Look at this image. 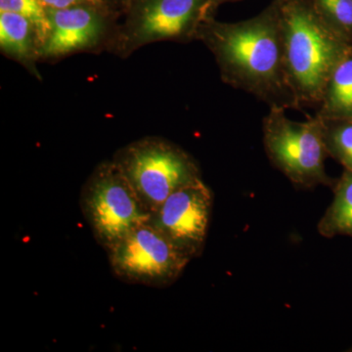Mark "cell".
Returning a JSON list of instances; mask_svg holds the SVG:
<instances>
[{
    "instance_id": "6da1fadb",
    "label": "cell",
    "mask_w": 352,
    "mask_h": 352,
    "mask_svg": "<svg viewBox=\"0 0 352 352\" xmlns=\"http://www.w3.org/2000/svg\"><path fill=\"white\" fill-rule=\"evenodd\" d=\"M196 41L214 55L222 82L270 107L298 109L285 71L280 3L241 22L203 20Z\"/></svg>"
},
{
    "instance_id": "7a4b0ae2",
    "label": "cell",
    "mask_w": 352,
    "mask_h": 352,
    "mask_svg": "<svg viewBox=\"0 0 352 352\" xmlns=\"http://www.w3.org/2000/svg\"><path fill=\"white\" fill-rule=\"evenodd\" d=\"M287 80L298 109L318 107L331 76L352 50L305 0L280 3Z\"/></svg>"
},
{
    "instance_id": "3957f363",
    "label": "cell",
    "mask_w": 352,
    "mask_h": 352,
    "mask_svg": "<svg viewBox=\"0 0 352 352\" xmlns=\"http://www.w3.org/2000/svg\"><path fill=\"white\" fill-rule=\"evenodd\" d=\"M112 161L151 214L171 194L201 179L199 164L191 155L157 136H146L124 146Z\"/></svg>"
},
{
    "instance_id": "277c9868",
    "label": "cell",
    "mask_w": 352,
    "mask_h": 352,
    "mask_svg": "<svg viewBox=\"0 0 352 352\" xmlns=\"http://www.w3.org/2000/svg\"><path fill=\"white\" fill-rule=\"evenodd\" d=\"M285 111L270 106L263 119V146L270 163L300 188L333 187L336 180L326 173L323 120L315 115L294 122Z\"/></svg>"
},
{
    "instance_id": "5b68a950",
    "label": "cell",
    "mask_w": 352,
    "mask_h": 352,
    "mask_svg": "<svg viewBox=\"0 0 352 352\" xmlns=\"http://www.w3.org/2000/svg\"><path fill=\"white\" fill-rule=\"evenodd\" d=\"M80 208L97 243L107 252L151 217L112 160L102 162L88 176Z\"/></svg>"
},
{
    "instance_id": "8992f818",
    "label": "cell",
    "mask_w": 352,
    "mask_h": 352,
    "mask_svg": "<svg viewBox=\"0 0 352 352\" xmlns=\"http://www.w3.org/2000/svg\"><path fill=\"white\" fill-rule=\"evenodd\" d=\"M208 0H131L107 51L126 59L148 44L190 43L205 18Z\"/></svg>"
},
{
    "instance_id": "52a82bcc",
    "label": "cell",
    "mask_w": 352,
    "mask_h": 352,
    "mask_svg": "<svg viewBox=\"0 0 352 352\" xmlns=\"http://www.w3.org/2000/svg\"><path fill=\"white\" fill-rule=\"evenodd\" d=\"M107 252L116 276L153 288L175 283L192 261L149 222L132 230Z\"/></svg>"
},
{
    "instance_id": "ba28073f",
    "label": "cell",
    "mask_w": 352,
    "mask_h": 352,
    "mask_svg": "<svg viewBox=\"0 0 352 352\" xmlns=\"http://www.w3.org/2000/svg\"><path fill=\"white\" fill-rule=\"evenodd\" d=\"M46 9L50 31L39 61L55 63L76 53L107 51L118 25V17L108 9L94 6Z\"/></svg>"
},
{
    "instance_id": "9c48e42d",
    "label": "cell",
    "mask_w": 352,
    "mask_h": 352,
    "mask_svg": "<svg viewBox=\"0 0 352 352\" xmlns=\"http://www.w3.org/2000/svg\"><path fill=\"white\" fill-rule=\"evenodd\" d=\"M214 208V194L203 178L171 194L153 212L149 223L190 259L205 250Z\"/></svg>"
},
{
    "instance_id": "30bf717a",
    "label": "cell",
    "mask_w": 352,
    "mask_h": 352,
    "mask_svg": "<svg viewBox=\"0 0 352 352\" xmlns=\"http://www.w3.org/2000/svg\"><path fill=\"white\" fill-rule=\"evenodd\" d=\"M0 51L38 80H43L36 66L41 62L38 34L34 25L19 14L0 12Z\"/></svg>"
},
{
    "instance_id": "8fae6325",
    "label": "cell",
    "mask_w": 352,
    "mask_h": 352,
    "mask_svg": "<svg viewBox=\"0 0 352 352\" xmlns=\"http://www.w3.org/2000/svg\"><path fill=\"white\" fill-rule=\"evenodd\" d=\"M317 108L322 120L352 118V50L333 71Z\"/></svg>"
},
{
    "instance_id": "7c38bea8",
    "label": "cell",
    "mask_w": 352,
    "mask_h": 352,
    "mask_svg": "<svg viewBox=\"0 0 352 352\" xmlns=\"http://www.w3.org/2000/svg\"><path fill=\"white\" fill-rule=\"evenodd\" d=\"M333 198L317 224L322 237L337 236L352 238V171L344 170L332 187Z\"/></svg>"
},
{
    "instance_id": "4fadbf2b",
    "label": "cell",
    "mask_w": 352,
    "mask_h": 352,
    "mask_svg": "<svg viewBox=\"0 0 352 352\" xmlns=\"http://www.w3.org/2000/svg\"><path fill=\"white\" fill-rule=\"evenodd\" d=\"M324 141L329 157L352 171V118L323 120Z\"/></svg>"
},
{
    "instance_id": "5bb4252c",
    "label": "cell",
    "mask_w": 352,
    "mask_h": 352,
    "mask_svg": "<svg viewBox=\"0 0 352 352\" xmlns=\"http://www.w3.org/2000/svg\"><path fill=\"white\" fill-rule=\"evenodd\" d=\"M336 32L352 43V0H307Z\"/></svg>"
},
{
    "instance_id": "9a60e30c",
    "label": "cell",
    "mask_w": 352,
    "mask_h": 352,
    "mask_svg": "<svg viewBox=\"0 0 352 352\" xmlns=\"http://www.w3.org/2000/svg\"><path fill=\"white\" fill-rule=\"evenodd\" d=\"M0 12L19 14L34 25L41 50L50 31L47 9L41 0H0Z\"/></svg>"
},
{
    "instance_id": "2e32d148",
    "label": "cell",
    "mask_w": 352,
    "mask_h": 352,
    "mask_svg": "<svg viewBox=\"0 0 352 352\" xmlns=\"http://www.w3.org/2000/svg\"><path fill=\"white\" fill-rule=\"evenodd\" d=\"M46 8L66 9L80 6H94L108 9L103 0H41Z\"/></svg>"
},
{
    "instance_id": "e0dca14e",
    "label": "cell",
    "mask_w": 352,
    "mask_h": 352,
    "mask_svg": "<svg viewBox=\"0 0 352 352\" xmlns=\"http://www.w3.org/2000/svg\"><path fill=\"white\" fill-rule=\"evenodd\" d=\"M106 7L116 17H120L126 12L127 6L131 0H103Z\"/></svg>"
},
{
    "instance_id": "ac0fdd59",
    "label": "cell",
    "mask_w": 352,
    "mask_h": 352,
    "mask_svg": "<svg viewBox=\"0 0 352 352\" xmlns=\"http://www.w3.org/2000/svg\"><path fill=\"white\" fill-rule=\"evenodd\" d=\"M226 1H230V0H208L207 6H206L205 18H204V20L212 18V14L217 10V7Z\"/></svg>"
}]
</instances>
